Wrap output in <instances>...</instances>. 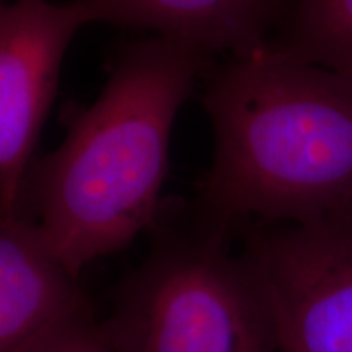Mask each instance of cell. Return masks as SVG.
<instances>
[{
    "mask_svg": "<svg viewBox=\"0 0 352 352\" xmlns=\"http://www.w3.org/2000/svg\"><path fill=\"white\" fill-rule=\"evenodd\" d=\"M165 202L151 252L113 294L101 331L116 352H277L272 316L230 232Z\"/></svg>",
    "mask_w": 352,
    "mask_h": 352,
    "instance_id": "obj_3",
    "label": "cell"
},
{
    "mask_svg": "<svg viewBox=\"0 0 352 352\" xmlns=\"http://www.w3.org/2000/svg\"><path fill=\"white\" fill-rule=\"evenodd\" d=\"M270 44L352 78V0H296Z\"/></svg>",
    "mask_w": 352,
    "mask_h": 352,
    "instance_id": "obj_8",
    "label": "cell"
},
{
    "mask_svg": "<svg viewBox=\"0 0 352 352\" xmlns=\"http://www.w3.org/2000/svg\"><path fill=\"white\" fill-rule=\"evenodd\" d=\"M241 254L266 297L277 352H352V206L307 223L248 222Z\"/></svg>",
    "mask_w": 352,
    "mask_h": 352,
    "instance_id": "obj_4",
    "label": "cell"
},
{
    "mask_svg": "<svg viewBox=\"0 0 352 352\" xmlns=\"http://www.w3.org/2000/svg\"><path fill=\"white\" fill-rule=\"evenodd\" d=\"M95 21L153 32L209 56H246L270 43L284 0H85Z\"/></svg>",
    "mask_w": 352,
    "mask_h": 352,
    "instance_id": "obj_7",
    "label": "cell"
},
{
    "mask_svg": "<svg viewBox=\"0 0 352 352\" xmlns=\"http://www.w3.org/2000/svg\"><path fill=\"white\" fill-rule=\"evenodd\" d=\"M94 23L85 0H15L0 10V214L19 209L26 173L59 88L65 51Z\"/></svg>",
    "mask_w": 352,
    "mask_h": 352,
    "instance_id": "obj_5",
    "label": "cell"
},
{
    "mask_svg": "<svg viewBox=\"0 0 352 352\" xmlns=\"http://www.w3.org/2000/svg\"><path fill=\"white\" fill-rule=\"evenodd\" d=\"M212 67V56L162 36L126 44L98 98L65 111L63 144L33 160L15 214L76 276L157 223L176 116Z\"/></svg>",
    "mask_w": 352,
    "mask_h": 352,
    "instance_id": "obj_1",
    "label": "cell"
},
{
    "mask_svg": "<svg viewBox=\"0 0 352 352\" xmlns=\"http://www.w3.org/2000/svg\"><path fill=\"white\" fill-rule=\"evenodd\" d=\"M21 352H116L109 344L100 321L87 316L47 334Z\"/></svg>",
    "mask_w": 352,
    "mask_h": 352,
    "instance_id": "obj_9",
    "label": "cell"
},
{
    "mask_svg": "<svg viewBox=\"0 0 352 352\" xmlns=\"http://www.w3.org/2000/svg\"><path fill=\"white\" fill-rule=\"evenodd\" d=\"M90 300L41 228L23 214L0 220V352H21L72 321Z\"/></svg>",
    "mask_w": 352,
    "mask_h": 352,
    "instance_id": "obj_6",
    "label": "cell"
},
{
    "mask_svg": "<svg viewBox=\"0 0 352 352\" xmlns=\"http://www.w3.org/2000/svg\"><path fill=\"white\" fill-rule=\"evenodd\" d=\"M214 131L195 214L230 232L241 222L307 223L352 206V78L270 43L230 56L204 78Z\"/></svg>",
    "mask_w": 352,
    "mask_h": 352,
    "instance_id": "obj_2",
    "label": "cell"
}]
</instances>
